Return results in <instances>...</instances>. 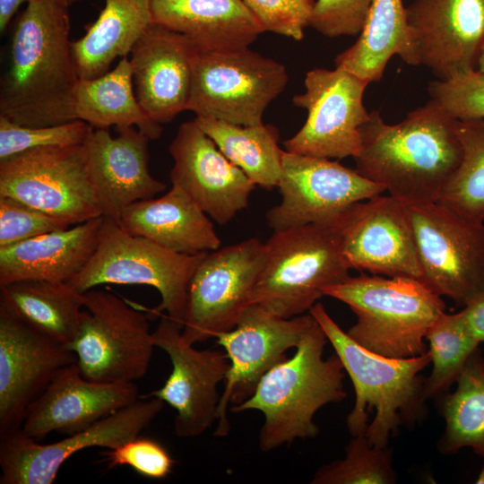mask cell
I'll use <instances>...</instances> for the list:
<instances>
[{
	"instance_id": "6da1fadb",
	"label": "cell",
	"mask_w": 484,
	"mask_h": 484,
	"mask_svg": "<svg viewBox=\"0 0 484 484\" xmlns=\"http://www.w3.org/2000/svg\"><path fill=\"white\" fill-rule=\"evenodd\" d=\"M69 7L58 0H31L11 37L0 84V116L26 126L76 120L80 77L70 40Z\"/></svg>"
},
{
	"instance_id": "7a4b0ae2",
	"label": "cell",
	"mask_w": 484,
	"mask_h": 484,
	"mask_svg": "<svg viewBox=\"0 0 484 484\" xmlns=\"http://www.w3.org/2000/svg\"><path fill=\"white\" fill-rule=\"evenodd\" d=\"M456 122L432 99L395 125L374 110L359 129L355 170L407 205L436 202L462 158Z\"/></svg>"
},
{
	"instance_id": "3957f363",
	"label": "cell",
	"mask_w": 484,
	"mask_h": 484,
	"mask_svg": "<svg viewBox=\"0 0 484 484\" xmlns=\"http://www.w3.org/2000/svg\"><path fill=\"white\" fill-rule=\"evenodd\" d=\"M327 338L315 321L295 352L274 365L259 381L254 393L232 412L256 410L264 414L258 445L266 453L296 439L315 438L318 410L343 401L345 370L334 353L324 358Z\"/></svg>"
},
{
	"instance_id": "277c9868",
	"label": "cell",
	"mask_w": 484,
	"mask_h": 484,
	"mask_svg": "<svg viewBox=\"0 0 484 484\" xmlns=\"http://www.w3.org/2000/svg\"><path fill=\"white\" fill-rule=\"evenodd\" d=\"M309 313L352 381L355 403L346 420L350 433L365 434L371 445L388 446L401 425H413L424 416L425 378L420 373L431 363L428 351L413 358L385 357L352 340L322 303H315Z\"/></svg>"
},
{
	"instance_id": "5b68a950",
	"label": "cell",
	"mask_w": 484,
	"mask_h": 484,
	"mask_svg": "<svg viewBox=\"0 0 484 484\" xmlns=\"http://www.w3.org/2000/svg\"><path fill=\"white\" fill-rule=\"evenodd\" d=\"M323 293L345 303L355 314L357 321L347 331L352 340L395 359L428 352L426 334L445 309L441 296L411 277L361 273L326 287Z\"/></svg>"
},
{
	"instance_id": "8992f818",
	"label": "cell",
	"mask_w": 484,
	"mask_h": 484,
	"mask_svg": "<svg viewBox=\"0 0 484 484\" xmlns=\"http://www.w3.org/2000/svg\"><path fill=\"white\" fill-rule=\"evenodd\" d=\"M249 304L291 318L306 314L324 290L346 280L350 269L334 224H307L274 230Z\"/></svg>"
},
{
	"instance_id": "52a82bcc",
	"label": "cell",
	"mask_w": 484,
	"mask_h": 484,
	"mask_svg": "<svg viewBox=\"0 0 484 484\" xmlns=\"http://www.w3.org/2000/svg\"><path fill=\"white\" fill-rule=\"evenodd\" d=\"M207 253L174 252L104 218L93 255L67 283L81 294L103 284L152 287L160 296L154 312H166L183 327L188 285Z\"/></svg>"
},
{
	"instance_id": "ba28073f",
	"label": "cell",
	"mask_w": 484,
	"mask_h": 484,
	"mask_svg": "<svg viewBox=\"0 0 484 484\" xmlns=\"http://www.w3.org/2000/svg\"><path fill=\"white\" fill-rule=\"evenodd\" d=\"M83 295L79 329L67 345L81 373L97 382L135 383L146 375L156 347L147 316L110 291Z\"/></svg>"
},
{
	"instance_id": "9c48e42d",
	"label": "cell",
	"mask_w": 484,
	"mask_h": 484,
	"mask_svg": "<svg viewBox=\"0 0 484 484\" xmlns=\"http://www.w3.org/2000/svg\"><path fill=\"white\" fill-rule=\"evenodd\" d=\"M287 82L288 73L282 64L248 47L200 50L187 110L230 124L258 125Z\"/></svg>"
},
{
	"instance_id": "30bf717a",
	"label": "cell",
	"mask_w": 484,
	"mask_h": 484,
	"mask_svg": "<svg viewBox=\"0 0 484 484\" xmlns=\"http://www.w3.org/2000/svg\"><path fill=\"white\" fill-rule=\"evenodd\" d=\"M407 206L421 281L463 307L484 298V222L437 202Z\"/></svg>"
},
{
	"instance_id": "8fae6325",
	"label": "cell",
	"mask_w": 484,
	"mask_h": 484,
	"mask_svg": "<svg viewBox=\"0 0 484 484\" xmlns=\"http://www.w3.org/2000/svg\"><path fill=\"white\" fill-rule=\"evenodd\" d=\"M0 196L72 226L102 216L83 144L38 148L0 160Z\"/></svg>"
},
{
	"instance_id": "7c38bea8",
	"label": "cell",
	"mask_w": 484,
	"mask_h": 484,
	"mask_svg": "<svg viewBox=\"0 0 484 484\" xmlns=\"http://www.w3.org/2000/svg\"><path fill=\"white\" fill-rule=\"evenodd\" d=\"M266 258L255 238L208 252L188 285L182 334L191 344L234 328Z\"/></svg>"
},
{
	"instance_id": "4fadbf2b",
	"label": "cell",
	"mask_w": 484,
	"mask_h": 484,
	"mask_svg": "<svg viewBox=\"0 0 484 484\" xmlns=\"http://www.w3.org/2000/svg\"><path fill=\"white\" fill-rule=\"evenodd\" d=\"M366 80L342 68H315L306 74L305 91L293 97L307 111L303 126L284 141L285 151L326 159L355 157L360 126L368 119L363 96Z\"/></svg>"
},
{
	"instance_id": "5bb4252c",
	"label": "cell",
	"mask_w": 484,
	"mask_h": 484,
	"mask_svg": "<svg viewBox=\"0 0 484 484\" xmlns=\"http://www.w3.org/2000/svg\"><path fill=\"white\" fill-rule=\"evenodd\" d=\"M165 402L138 399L91 427L49 444H39L21 429L0 436V484H51L74 454L90 447L116 448L140 436Z\"/></svg>"
},
{
	"instance_id": "9a60e30c",
	"label": "cell",
	"mask_w": 484,
	"mask_h": 484,
	"mask_svg": "<svg viewBox=\"0 0 484 484\" xmlns=\"http://www.w3.org/2000/svg\"><path fill=\"white\" fill-rule=\"evenodd\" d=\"M281 203L266 213L281 230L307 224H333L351 204L385 192L384 187L330 159L283 151L277 186Z\"/></svg>"
},
{
	"instance_id": "2e32d148",
	"label": "cell",
	"mask_w": 484,
	"mask_h": 484,
	"mask_svg": "<svg viewBox=\"0 0 484 484\" xmlns=\"http://www.w3.org/2000/svg\"><path fill=\"white\" fill-rule=\"evenodd\" d=\"M315 322L309 312L283 318L259 305L248 304L236 326L216 337L229 367L223 381L215 436L223 437L230 430L229 403L238 405L248 399L265 373L287 358V351L297 347Z\"/></svg>"
},
{
	"instance_id": "e0dca14e",
	"label": "cell",
	"mask_w": 484,
	"mask_h": 484,
	"mask_svg": "<svg viewBox=\"0 0 484 484\" xmlns=\"http://www.w3.org/2000/svg\"><path fill=\"white\" fill-rule=\"evenodd\" d=\"M333 224L350 269L421 280L409 209L399 199L380 194L357 202Z\"/></svg>"
},
{
	"instance_id": "ac0fdd59",
	"label": "cell",
	"mask_w": 484,
	"mask_h": 484,
	"mask_svg": "<svg viewBox=\"0 0 484 484\" xmlns=\"http://www.w3.org/2000/svg\"><path fill=\"white\" fill-rule=\"evenodd\" d=\"M155 346L169 356L172 370L164 385L151 393L175 411L174 430L181 438L201 436L217 420L229 360L220 350H198L182 334V326L162 315L153 331Z\"/></svg>"
},
{
	"instance_id": "d6986e66",
	"label": "cell",
	"mask_w": 484,
	"mask_h": 484,
	"mask_svg": "<svg viewBox=\"0 0 484 484\" xmlns=\"http://www.w3.org/2000/svg\"><path fill=\"white\" fill-rule=\"evenodd\" d=\"M74 362L65 344L0 307V436L21 429L30 406L61 368Z\"/></svg>"
},
{
	"instance_id": "ffe728a7",
	"label": "cell",
	"mask_w": 484,
	"mask_h": 484,
	"mask_svg": "<svg viewBox=\"0 0 484 484\" xmlns=\"http://www.w3.org/2000/svg\"><path fill=\"white\" fill-rule=\"evenodd\" d=\"M406 19L417 65L436 79L477 68L484 48V0H413Z\"/></svg>"
},
{
	"instance_id": "44dd1931",
	"label": "cell",
	"mask_w": 484,
	"mask_h": 484,
	"mask_svg": "<svg viewBox=\"0 0 484 484\" xmlns=\"http://www.w3.org/2000/svg\"><path fill=\"white\" fill-rule=\"evenodd\" d=\"M173 185L213 220L226 224L246 208L256 185L218 148L195 120L181 124L169 147Z\"/></svg>"
},
{
	"instance_id": "7402d4cb",
	"label": "cell",
	"mask_w": 484,
	"mask_h": 484,
	"mask_svg": "<svg viewBox=\"0 0 484 484\" xmlns=\"http://www.w3.org/2000/svg\"><path fill=\"white\" fill-rule=\"evenodd\" d=\"M200 49L186 36L151 22L133 46L130 64L136 98L155 122L187 110Z\"/></svg>"
},
{
	"instance_id": "603a6c76",
	"label": "cell",
	"mask_w": 484,
	"mask_h": 484,
	"mask_svg": "<svg viewBox=\"0 0 484 484\" xmlns=\"http://www.w3.org/2000/svg\"><path fill=\"white\" fill-rule=\"evenodd\" d=\"M91 128L83 145L90 176L104 218L117 221L128 205L153 198L166 184L149 169L151 139L135 126Z\"/></svg>"
},
{
	"instance_id": "cb8c5ba5",
	"label": "cell",
	"mask_w": 484,
	"mask_h": 484,
	"mask_svg": "<svg viewBox=\"0 0 484 484\" xmlns=\"http://www.w3.org/2000/svg\"><path fill=\"white\" fill-rule=\"evenodd\" d=\"M138 399L135 383L87 379L74 362L61 368L30 406L21 430L36 440L52 432L72 435Z\"/></svg>"
},
{
	"instance_id": "d4e9b609",
	"label": "cell",
	"mask_w": 484,
	"mask_h": 484,
	"mask_svg": "<svg viewBox=\"0 0 484 484\" xmlns=\"http://www.w3.org/2000/svg\"><path fill=\"white\" fill-rule=\"evenodd\" d=\"M103 221L100 216L0 247V285L24 280L67 282L93 255Z\"/></svg>"
},
{
	"instance_id": "484cf974",
	"label": "cell",
	"mask_w": 484,
	"mask_h": 484,
	"mask_svg": "<svg viewBox=\"0 0 484 484\" xmlns=\"http://www.w3.org/2000/svg\"><path fill=\"white\" fill-rule=\"evenodd\" d=\"M125 231L177 253L196 255L220 248L213 223L178 186L159 198L137 201L117 221Z\"/></svg>"
},
{
	"instance_id": "4316f807",
	"label": "cell",
	"mask_w": 484,
	"mask_h": 484,
	"mask_svg": "<svg viewBox=\"0 0 484 484\" xmlns=\"http://www.w3.org/2000/svg\"><path fill=\"white\" fill-rule=\"evenodd\" d=\"M151 16L201 51L246 48L263 33L243 0H151Z\"/></svg>"
},
{
	"instance_id": "83f0119b",
	"label": "cell",
	"mask_w": 484,
	"mask_h": 484,
	"mask_svg": "<svg viewBox=\"0 0 484 484\" xmlns=\"http://www.w3.org/2000/svg\"><path fill=\"white\" fill-rule=\"evenodd\" d=\"M151 22V0H104L95 22L72 44L80 79L100 76L127 56Z\"/></svg>"
},
{
	"instance_id": "f1b7e54d",
	"label": "cell",
	"mask_w": 484,
	"mask_h": 484,
	"mask_svg": "<svg viewBox=\"0 0 484 484\" xmlns=\"http://www.w3.org/2000/svg\"><path fill=\"white\" fill-rule=\"evenodd\" d=\"M0 307L67 347L79 329L84 295L67 282L17 281L0 285Z\"/></svg>"
},
{
	"instance_id": "f546056e",
	"label": "cell",
	"mask_w": 484,
	"mask_h": 484,
	"mask_svg": "<svg viewBox=\"0 0 484 484\" xmlns=\"http://www.w3.org/2000/svg\"><path fill=\"white\" fill-rule=\"evenodd\" d=\"M418 65L402 0H373L358 40L335 58V67L378 82L393 56Z\"/></svg>"
},
{
	"instance_id": "4dcf8cb0",
	"label": "cell",
	"mask_w": 484,
	"mask_h": 484,
	"mask_svg": "<svg viewBox=\"0 0 484 484\" xmlns=\"http://www.w3.org/2000/svg\"><path fill=\"white\" fill-rule=\"evenodd\" d=\"M76 118L92 128L135 126L151 140L162 133L140 105L134 90L133 73L127 56L112 70L92 79H80L74 93Z\"/></svg>"
},
{
	"instance_id": "1f68e13d",
	"label": "cell",
	"mask_w": 484,
	"mask_h": 484,
	"mask_svg": "<svg viewBox=\"0 0 484 484\" xmlns=\"http://www.w3.org/2000/svg\"><path fill=\"white\" fill-rule=\"evenodd\" d=\"M195 122L220 151L256 186L271 190L278 186L282 153L276 127L264 123L239 125L207 117Z\"/></svg>"
},
{
	"instance_id": "d6a6232c",
	"label": "cell",
	"mask_w": 484,
	"mask_h": 484,
	"mask_svg": "<svg viewBox=\"0 0 484 484\" xmlns=\"http://www.w3.org/2000/svg\"><path fill=\"white\" fill-rule=\"evenodd\" d=\"M456 388L440 396L445 427L437 444L450 454L470 447L484 458V359L478 348L456 381Z\"/></svg>"
},
{
	"instance_id": "836d02e7",
	"label": "cell",
	"mask_w": 484,
	"mask_h": 484,
	"mask_svg": "<svg viewBox=\"0 0 484 484\" xmlns=\"http://www.w3.org/2000/svg\"><path fill=\"white\" fill-rule=\"evenodd\" d=\"M462 158L436 202L484 222V118L457 120Z\"/></svg>"
},
{
	"instance_id": "e575fe53",
	"label": "cell",
	"mask_w": 484,
	"mask_h": 484,
	"mask_svg": "<svg viewBox=\"0 0 484 484\" xmlns=\"http://www.w3.org/2000/svg\"><path fill=\"white\" fill-rule=\"evenodd\" d=\"M425 340L433 366L423 386V396L428 400L449 392L480 343L470 333L462 310L443 313L429 328Z\"/></svg>"
},
{
	"instance_id": "d590c367",
	"label": "cell",
	"mask_w": 484,
	"mask_h": 484,
	"mask_svg": "<svg viewBox=\"0 0 484 484\" xmlns=\"http://www.w3.org/2000/svg\"><path fill=\"white\" fill-rule=\"evenodd\" d=\"M397 474L393 466V450L371 445L365 434L352 436L345 457L321 466L312 484H393Z\"/></svg>"
},
{
	"instance_id": "8d00e7d4",
	"label": "cell",
	"mask_w": 484,
	"mask_h": 484,
	"mask_svg": "<svg viewBox=\"0 0 484 484\" xmlns=\"http://www.w3.org/2000/svg\"><path fill=\"white\" fill-rule=\"evenodd\" d=\"M91 128L80 119L56 125L26 126L0 116V160L38 148L83 144Z\"/></svg>"
},
{
	"instance_id": "74e56055",
	"label": "cell",
	"mask_w": 484,
	"mask_h": 484,
	"mask_svg": "<svg viewBox=\"0 0 484 484\" xmlns=\"http://www.w3.org/2000/svg\"><path fill=\"white\" fill-rule=\"evenodd\" d=\"M431 99L456 120L484 118V73L477 69L428 84Z\"/></svg>"
},
{
	"instance_id": "f35d334b",
	"label": "cell",
	"mask_w": 484,
	"mask_h": 484,
	"mask_svg": "<svg viewBox=\"0 0 484 484\" xmlns=\"http://www.w3.org/2000/svg\"><path fill=\"white\" fill-rule=\"evenodd\" d=\"M263 32H272L295 40L304 38L310 26L315 0H243Z\"/></svg>"
},
{
	"instance_id": "ab89813d",
	"label": "cell",
	"mask_w": 484,
	"mask_h": 484,
	"mask_svg": "<svg viewBox=\"0 0 484 484\" xmlns=\"http://www.w3.org/2000/svg\"><path fill=\"white\" fill-rule=\"evenodd\" d=\"M71 226L18 200L0 196V247Z\"/></svg>"
},
{
	"instance_id": "60d3db41",
	"label": "cell",
	"mask_w": 484,
	"mask_h": 484,
	"mask_svg": "<svg viewBox=\"0 0 484 484\" xmlns=\"http://www.w3.org/2000/svg\"><path fill=\"white\" fill-rule=\"evenodd\" d=\"M109 468L129 466L138 474L154 480L168 477L174 460L168 450L156 440L140 436L105 453Z\"/></svg>"
},
{
	"instance_id": "b9f144b4",
	"label": "cell",
	"mask_w": 484,
	"mask_h": 484,
	"mask_svg": "<svg viewBox=\"0 0 484 484\" xmlns=\"http://www.w3.org/2000/svg\"><path fill=\"white\" fill-rule=\"evenodd\" d=\"M373 0H316L310 26L329 38L359 35Z\"/></svg>"
},
{
	"instance_id": "7bdbcfd3",
	"label": "cell",
	"mask_w": 484,
	"mask_h": 484,
	"mask_svg": "<svg viewBox=\"0 0 484 484\" xmlns=\"http://www.w3.org/2000/svg\"><path fill=\"white\" fill-rule=\"evenodd\" d=\"M462 311L471 335L480 343L484 342V298L469 304Z\"/></svg>"
},
{
	"instance_id": "ee69618b",
	"label": "cell",
	"mask_w": 484,
	"mask_h": 484,
	"mask_svg": "<svg viewBox=\"0 0 484 484\" xmlns=\"http://www.w3.org/2000/svg\"><path fill=\"white\" fill-rule=\"evenodd\" d=\"M31 0H0V30L4 32L10 22L16 14L20 6ZM65 3L68 6L73 5L82 0H58Z\"/></svg>"
},
{
	"instance_id": "f6af8a7d",
	"label": "cell",
	"mask_w": 484,
	"mask_h": 484,
	"mask_svg": "<svg viewBox=\"0 0 484 484\" xmlns=\"http://www.w3.org/2000/svg\"><path fill=\"white\" fill-rule=\"evenodd\" d=\"M476 69L484 73V48L480 55Z\"/></svg>"
},
{
	"instance_id": "bcb514c9",
	"label": "cell",
	"mask_w": 484,
	"mask_h": 484,
	"mask_svg": "<svg viewBox=\"0 0 484 484\" xmlns=\"http://www.w3.org/2000/svg\"><path fill=\"white\" fill-rule=\"evenodd\" d=\"M476 483H484V468H482L480 473L479 474V477L477 478Z\"/></svg>"
}]
</instances>
